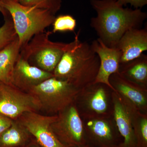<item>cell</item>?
<instances>
[{
    "instance_id": "obj_7",
    "label": "cell",
    "mask_w": 147,
    "mask_h": 147,
    "mask_svg": "<svg viewBox=\"0 0 147 147\" xmlns=\"http://www.w3.org/2000/svg\"><path fill=\"white\" fill-rule=\"evenodd\" d=\"M40 109L39 101L33 95L0 82V115L15 119L24 113Z\"/></svg>"
},
{
    "instance_id": "obj_24",
    "label": "cell",
    "mask_w": 147,
    "mask_h": 147,
    "mask_svg": "<svg viewBox=\"0 0 147 147\" xmlns=\"http://www.w3.org/2000/svg\"><path fill=\"white\" fill-rule=\"evenodd\" d=\"M26 147H41L37 143L36 141V142H31Z\"/></svg>"
},
{
    "instance_id": "obj_11",
    "label": "cell",
    "mask_w": 147,
    "mask_h": 147,
    "mask_svg": "<svg viewBox=\"0 0 147 147\" xmlns=\"http://www.w3.org/2000/svg\"><path fill=\"white\" fill-rule=\"evenodd\" d=\"M121 53L120 63L139 57L147 50V29L134 28L123 35L117 46Z\"/></svg>"
},
{
    "instance_id": "obj_3",
    "label": "cell",
    "mask_w": 147,
    "mask_h": 147,
    "mask_svg": "<svg viewBox=\"0 0 147 147\" xmlns=\"http://www.w3.org/2000/svg\"><path fill=\"white\" fill-rule=\"evenodd\" d=\"M2 3L13 21L21 47L36 34L45 31L56 18L49 10L23 5L17 1L2 0Z\"/></svg>"
},
{
    "instance_id": "obj_17",
    "label": "cell",
    "mask_w": 147,
    "mask_h": 147,
    "mask_svg": "<svg viewBox=\"0 0 147 147\" xmlns=\"http://www.w3.org/2000/svg\"><path fill=\"white\" fill-rule=\"evenodd\" d=\"M122 70L119 72L122 76L136 84H145L147 79V56L143 54L139 57L125 63Z\"/></svg>"
},
{
    "instance_id": "obj_21",
    "label": "cell",
    "mask_w": 147,
    "mask_h": 147,
    "mask_svg": "<svg viewBox=\"0 0 147 147\" xmlns=\"http://www.w3.org/2000/svg\"><path fill=\"white\" fill-rule=\"evenodd\" d=\"M52 32H74L76 26V21L71 15H61L56 17L53 22Z\"/></svg>"
},
{
    "instance_id": "obj_19",
    "label": "cell",
    "mask_w": 147,
    "mask_h": 147,
    "mask_svg": "<svg viewBox=\"0 0 147 147\" xmlns=\"http://www.w3.org/2000/svg\"><path fill=\"white\" fill-rule=\"evenodd\" d=\"M21 4L49 10L56 14L60 9L62 0H19Z\"/></svg>"
},
{
    "instance_id": "obj_25",
    "label": "cell",
    "mask_w": 147,
    "mask_h": 147,
    "mask_svg": "<svg viewBox=\"0 0 147 147\" xmlns=\"http://www.w3.org/2000/svg\"><path fill=\"white\" fill-rule=\"evenodd\" d=\"M84 147H90L89 146H88V145H87V146H84Z\"/></svg>"
},
{
    "instance_id": "obj_16",
    "label": "cell",
    "mask_w": 147,
    "mask_h": 147,
    "mask_svg": "<svg viewBox=\"0 0 147 147\" xmlns=\"http://www.w3.org/2000/svg\"><path fill=\"white\" fill-rule=\"evenodd\" d=\"M31 136L19 121H12L9 128L0 136V147H26Z\"/></svg>"
},
{
    "instance_id": "obj_8",
    "label": "cell",
    "mask_w": 147,
    "mask_h": 147,
    "mask_svg": "<svg viewBox=\"0 0 147 147\" xmlns=\"http://www.w3.org/2000/svg\"><path fill=\"white\" fill-rule=\"evenodd\" d=\"M57 117V115H42L36 112H28L19 118V122L41 147H64L57 138L51 126Z\"/></svg>"
},
{
    "instance_id": "obj_6",
    "label": "cell",
    "mask_w": 147,
    "mask_h": 147,
    "mask_svg": "<svg viewBox=\"0 0 147 147\" xmlns=\"http://www.w3.org/2000/svg\"><path fill=\"white\" fill-rule=\"evenodd\" d=\"M51 126L55 135L64 147L87 146L83 122L74 106H69L61 112Z\"/></svg>"
},
{
    "instance_id": "obj_26",
    "label": "cell",
    "mask_w": 147,
    "mask_h": 147,
    "mask_svg": "<svg viewBox=\"0 0 147 147\" xmlns=\"http://www.w3.org/2000/svg\"><path fill=\"white\" fill-rule=\"evenodd\" d=\"M13 1H18L19 0H13Z\"/></svg>"
},
{
    "instance_id": "obj_14",
    "label": "cell",
    "mask_w": 147,
    "mask_h": 147,
    "mask_svg": "<svg viewBox=\"0 0 147 147\" xmlns=\"http://www.w3.org/2000/svg\"><path fill=\"white\" fill-rule=\"evenodd\" d=\"M91 139L100 147H120L117 138L109 124L100 119L90 121L87 123Z\"/></svg>"
},
{
    "instance_id": "obj_4",
    "label": "cell",
    "mask_w": 147,
    "mask_h": 147,
    "mask_svg": "<svg viewBox=\"0 0 147 147\" xmlns=\"http://www.w3.org/2000/svg\"><path fill=\"white\" fill-rule=\"evenodd\" d=\"M52 34L45 31L36 34L21 47L20 54L31 65L53 73L67 43L51 41L49 36Z\"/></svg>"
},
{
    "instance_id": "obj_13",
    "label": "cell",
    "mask_w": 147,
    "mask_h": 147,
    "mask_svg": "<svg viewBox=\"0 0 147 147\" xmlns=\"http://www.w3.org/2000/svg\"><path fill=\"white\" fill-rule=\"evenodd\" d=\"M21 48L17 38L0 51V82L12 85L13 70Z\"/></svg>"
},
{
    "instance_id": "obj_23",
    "label": "cell",
    "mask_w": 147,
    "mask_h": 147,
    "mask_svg": "<svg viewBox=\"0 0 147 147\" xmlns=\"http://www.w3.org/2000/svg\"><path fill=\"white\" fill-rule=\"evenodd\" d=\"M0 12L2 14L4 18L10 16V14L8 11L3 6L2 0H0Z\"/></svg>"
},
{
    "instance_id": "obj_20",
    "label": "cell",
    "mask_w": 147,
    "mask_h": 147,
    "mask_svg": "<svg viewBox=\"0 0 147 147\" xmlns=\"http://www.w3.org/2000/svg\"><path fill=\"white\" fill-rule=\"evenodd\" d=\"M95 91L90 99V108L96 113L102 114L106 112L108 108L106 93L102 87H99Z\"/></svg>"
},
{
    "instance_id": "obj_9",
    "label": "cell",
    "mask_w": 147,
    "mask_h": 147,
    "mask_svg": "<svg viewBox=\"0 0 147 147\" xmlns=\"http://www.w3.org/2000/svg\"><path fill=\"white\" fill-rule=\"evenodd\" d=\"M91 46L100 61L98 72L93 84L106 85L115 91V89L110 84V78L111 75L119 71L120 51L117 47H108L99 38L93 41Z\"/></svg>"
},
{
    "instance_id": "obj_10",
    "label": "cell",
    "mask_w": 147,
    "mask_h": 147,
    "mask_svg": "<svg viewBox=\"0 0 147 147\" xmlns=\"http://www.w3.org/2000/svg\"><path fill=\"white\" fill-rule=\"evenodd\" d=\"M53 76V73L31 65L19 54L13 70L12 85L21 90L29 91Z\"/></svg>"
},
{
    "instance_id": "obj_22",
    "label": "cell",
    "mask_w": 147,
    "mask_h": 147,
    "mask_svg": "<svg viewBox=\"0 0 147 147\" xmlns=\"http://www.w3.org/2000/svg\"><path fill=\"white\" fill-rule=\"evenodd\" d=\"M123 6L129 4L135 9H141L147 4V0H116Z\"/></svg>"
},
{
    "instance_id": "obj_12",
    "label": "cell",
    "mask_w": 147,
    "mask_h": 147,
    "mask_svg": "<svg viewBox=\"0 0 147 147\" xmlns=\"http://www.w3.org/2000/svg\"><path fill=\"white\" fill-rule=\"evenodd\" d=\"M114 103L115 120L119 132L123 138L120 147H136L134 129L129 113L117 98H115Z\"/></svg>"
},
{
    "instance_id": "obj_18",
    "label": "cell",
    "mask_w": 147,
    "mask_h": 147,
    "mask_svg": "<svg viewBox=\"0 0 147 147\" xmlns=\"http://www.w3.org/2000/svg\"><path fill=\"white\" fill-rule=\"evenodd\" d=\"M18 38L11 16L4 18V23L0 27V51Z\"/></svg>"
},
{
    "instance_id": "obj_1",
    "label": "cell",
    "mask_w": 147,
    "mask_h": 147,
    "mask_svg": "<svg viewBox=\"0 0 147 147\" xmlns=\"http://www.w3.org/2000/svg\"><path fill=\"white\" fill-rule=\"evenodd\" d=\"M90 3L96 13L91 19V27L108 47H117L127 31L141 28L147 19L141 9L125 8L116 0H90Z\"/></svg>"
},
{
    "instance_id": "obj_5",
    "label": "cell",
    "mask_w": 147,
    "mask_h": 147,
    "mask_svg": "<svg viewBox=\"0 0 147 147\" xmlns=\"http://www.w3.org/2000/svg\"><path fill=\"white\" fill-rule=\"evenodd\" d=\"M80 90L68 82L53 76L28 92L38 100L41 109L49 113H60L70 106Z\"/></svg>"
},
{
    "instance_id": "obj_2",
    "label": "cell",
    "mask_w": 147,
    "mask_h": 147,
    "mask_svg": "<svg viewBox=\"0 0 147 147\" xmlns=\"http://www.w3.org/2000/svg\"><path fill=\"white\" fill-rule=\"evenodd\" d=\"M81 30L75 34L53 72L57 79L67 81L81 89L94 83L99 69V58L91 45L81 41Z\"/></svg>"
},
{
    "instance_id": "obj_15",
    "label": "cell",
    "mask_w": 147,
    "mask_h": 147,
    "mask_svg": "<svg viewBox=\"0 0 147 147\" xmlns=\"http://www.w3.org/2000/svg\"><path fill=\"white\" fill-rule=\"evenodd\" d=\"M110 82H113L116 91L119 92L136 106L142 108L146 105L147 100L144 95L134 86V82L126 79L119 72L110 76Z\"/></svg>"
}]
</instances>
